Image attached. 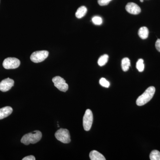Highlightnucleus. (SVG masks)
Masks as SVG:
<instances>
[{
	"instance_id": "obj_1",
	"label": "nucleus",
	"mask_w": 160,
	"mask_h": 160,
	"mask_svg": "<svg viewBox=\"0 0 160 160\" xmlns=\"http://www.w3.org/2000/svg\"><path fill=\"white\" fill-rule=\"evenodd\" d=\"M42 138V132L38 130H36L33 132L27 133L23 136L21 142L25 145L35 144L40 141Z\"/></svg>"
},
{
	"instance_id": "obj_2",
	"label": "nucleus",
	"mask_w": 160,
	"mask_h": 160,
	"mask_svg": "<svg viewBox=\"0 0 160 160\" xmlns=\"http://www.w3.org/2000/svg\"><path fill=\"white\" fill-rule=\"evenodd\" d=\"M155 92V88L154 87H149L138 98L136 101L137 105L138 106H142L148 103L153 97Z\"/></svg>"
},
{
	"instance_id": "obj_3",
	"label": "nucleus",
	"mask_w": 160,
	"mask_h": 160,
	"mask_svg": "<svg viewBox=\"0 0 160 160\" xmlns=\"http://www.w3.org/2000/svg\"><path fill=\"white\" fill-rule=\"evenodd\" d=\"M57 139L63 143L67 144L71 141L70 133L69 130L67 129H60L58 130L55 134Z\"/></svg>"
},
{
	"instance_id": "obj_4",
	"label": "nucleus",
	"mask_w": 160,
	"mask_h": 160,
	"mask_svg": "<svg viewBox=\"0 0 160 160\" xmlns=\"http://www.w3.org/2000/svg\"><path fill=\"white\" fill-rule=\"evenodd\" d=\"M49 54V52L46 50L34 52L31 54L30 59L33 62H41L47 58Z\"/></svg>"
},
{
	"instance_id": "obj_5",
	"label": "nucleus",
	"mask_w": 160,
	"mask_h": 160,
	"mask_svg": "<svg viewBox=\"0 0 160 160\" xmlns=\"http://www.w3.org/2000/svg\"><path fill=\"white\" fill-rule=\"evenodd\" d=\"M93 122V115L90 109L86 110L83 118V126L86 131H89L91 129Z\"/></svg>"
},
{
	"instance_id": "obj_6",
	"label": "nucleus",
	"mask_w": 160,
	"mask_h": 160,
	"mask_svg": "<svg viewBox=\"0 0 160 160\" xmlns=\"http://www.w3.org/2000/svg\"><path fill=\"white\" fill-rule=\"evenodd\" d=\"M20 60L15 58H8L3 61V66L7 69L18 68L20 65Z\"/></svg>"
},
{
	"instance_id": "obj_7",
	"label": "nucleus",
	"mask_w": 160,
	"mask_h": 160,
	"mask_svg": "<svg viewBox=\"0 0 160 160\" xmlns=\"http://www.w3.org/2000/svg\"><path fill=\"white\" fill-rule=\"evenodd\" d=\"M52 81L54 86L60 91L66 92L68 90L69 86L63 78L60 76L55 77L52 78Z\"/></svg>"
},
{
	"instance_id": "obj_8",
	"label": "nucleus",
	"mask_w": 160,
	"mask_h": 160,
	"mask_svg": "<svg viewBox=\"0 0 160 160\" xmlns=\"http://www.w3.org/2000/svg\"><path fill=\"white\" fill-rule=\"evenodd\" d=\"M14 81L9 78L3 80L0 82V90L3 92L9 91L14 86Z\"/></svg>"
},
{
	"instance_id": "obj_9",
	"label": "nucleus",
	"mask_w": 160,
	"mask_h": 160,
	"mask_svg": "<svg viewBox=\"0 0 160 160\" xmlns=\"http://www.w3.org/2000/svg\"><path fill=\"white\" fill-rule=\"evenodd\" d=\"M126 11L130 14L137 15L139 14L141 9L137 4L133 2H129L126 6Z\"/></svg>"
},
{
	"instance_id": "obj_10",
	"label": "nucleus",
	"mask_w": 160,
	"mask_h": 160,
	"mask_svg": "<svg viewBox=\"0 0 160 160\" xmlns=\"http://www.w3.org/2000/svg\"><path fill=\"white\" fill-rule=\"evenodd\" d=\"M12 108L10 106H6L0 109V120L9 116L12 113Z\"/></svg>"
},
{
	"instance_id": "obj_11",
	"label": "nucleus",
	"mask_w": 160,
	"mask_h": 160,
	"mask_svg": "<svg viewBox=\"0 0 160 160\" xmlns=\"http://www.w3.org/2000/svg\"><path fill=\"white\" fill-rule=\"evenodd\" d=\"M89 158L91 160H106L105 157L96 150H92L89 153Z\"/></svg>"
},
{
	"instance_id": "obj_12",
	"label": "nucleus",
	"mask_w": 160,
	"mask_h": 160,
	"mask_svg": "<svg viewBox=\"0 0 160 160\" xmlns=\"http://www.w3.org/2000/svg\"><path fill=\"white\" fill-rule=\"evenodd\" d=\"M149 31L148 28L146 27H142L138 31V35L142 39L147 38L149 36Z\"/></svg>"
},
{
	"instance_id": "obj_13",
	"label": "nucleus",
	"mask_w": 160,
	"mask_h": 160,
	"mask_svg": "<svg viewBox=\"0 0 160 160\" xmlns=\"http://www.w3.org/2000/svg\"><path fill=\"white\" fill-rule=\"evenodd\" d=\"M87 9L85 6H82L79 7L77 11L75 13L76 17L78 18H83V17L85 16V15L86 14L87 12Z\"/></svg>"
},
{
	"instance_id": "obj_14",
	"label": "nucleus",
	"mask_w": 160,
	"mask_h": 160,
	"mask_svg": "<svg viewBox=\"0 0 160 160\" xmlns=\"http://www.w3.org/2000/svg\"><path fill=\"white\" fill-rule=\"evenodd\" d=\"M130 66V60L128 58H124L122 61V67L123 71L124 72L128 71Z\"/></svg>"
},
{
	"instance_id": "obj_15",
	"label": "nucleus",
	"mask_w": 160,
	"mask_h": 160,
	"mask_svg": "<svg viewBox=\"0 0 160 160\" xmlns=\"http://www.w3.org/2000/svg\"><path fill=\"white\" fill-rule=\"evenodd\" d=\"M109 59V56L107 54H104L100 57L98 60V64L100 66H105L108 62Z\"/></svg>"
},
{
	"instance_id": "obj_16",
	"label": "nucleus",
	"mask_w": 160,
	"mask_h": 160,
	"mask_svg": "<svg viewBox=\"0 0 160 160\" xmlns=\"http://www.w3.org/2000/svg\"><path fill=\"white\" fill-rule=\"evenodd\" d=\"M151 160H160V152L157 150H152L149 155Z\"/></svg>"
},
{
	"instance_id": "obj_17",
	"label": "nucleus",
	"mask_w": 160,
	"mask_h": 160,
	"mask_svg": "<svg viewBox=\"0 0 160 160\" xmlns=\"http://www.w3.org/2000/svg\"><path fill=\"white\" fill-rule=\"evenodd\" d=\"M136 68L140 72L144 71L145 66L144 64V60L142 59H140L138 60L136 64Z\"/></svg>"
},
{
	"instance_id": "obj_18",
	"label": "nucleus",
	"mask_w": 160,
	"mask_h": 160,
	"mask_svg": "<svg viewBox=\"0 0 160 160\" xmlns=\"http://www.w3.org/2000/svg\"><path fill=\"white\" fill-rule=\"evenodd\" d=\"M92 22L94 25H101L103 22L102 19L99 16H94L92 18Z\"/></svg>"
},
{
	"instance_id": "obj_19",
	"label": "nucleus",
	"mask_w": 160,
	"mask_h": 160,
	"mask_svg": "<svg viewBox=\"0 0 160 160\" xmlns=\"http://www.w3.org/2000/svg\"><path fill=\"white\" fill-rule=\"evenodd\" d=\"M99 83L101 86L106 88H108L110 86V83L105 78H101L99 81Z\"/></svg>"
},
{
	"instance_id": "obj_20",
	"label": "nucleus",
	"mask_w": 160,
	"mask_h": 160,
	"mask_svg": "<svg viewBox=\"0 0 160 160\" xmlns=\"http://www.w3.org/2000/svg\"><path fill=\"white\" fill-rule=\"evenodd\" d=\"M112 0H98V3L101 6H107Z\"/></svg>"
},
{
	"instance_id": "obj_21",
	"label": "nucleus",
	"mask_w": 160,
	"mask_h": 160,
	"mask_svg": "<svg viewBox=\"0 0 160 160\" xmlns=\"http://www.w3.org/2000/svg\"><path fill=\"white\" fill-rule=\"evenodd\" d=\"M155 47L158 51L160 52V39H158L156 42Z\"/></svg>"
},
{
	"instance_id": "obj_22",
	"label": "nucleus",
	"mask_w": 160,
	"mask_h": 160,
	"mask_svg": "<svg viewBox=\"0 0 160 160\" xmlns=\"http://www.w3.org/2000/svg\"><path fill=\"white\" fill-rule=\"evenodd\" d=\"M36 158L34 156L32 155L28 156L23 158L22 160H35Z\"/></svg>"
},
{
	"instance_id": "obj_23",
	"label": "nucleus",
	"mask_w": 160,
	"mask_h": 160,
	"mask_svg": "<svg viewBox=\"0 0 160 160\" xmlns=\"http://www.w3.org/2000/svg\"><path fill=\"white\" fill-rule=\"evenodd\" d=\"M143 1H144L143 0H140V2H143Z\"/></svg>"
}]
</instances>
